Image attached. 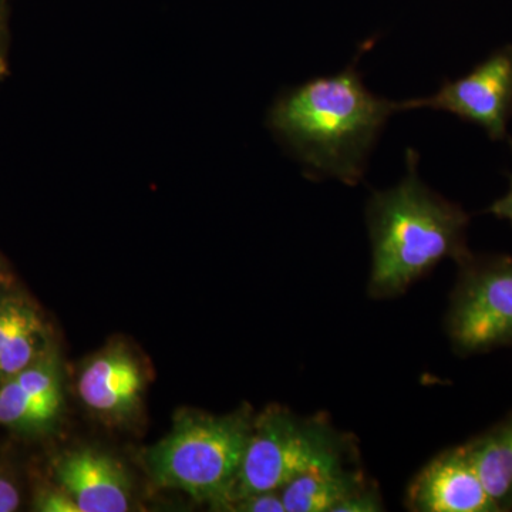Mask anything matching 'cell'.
<instances>
[{"label": "cell", "instance_id": "obj_16", "mask_svg": "<svg viewBox=\"0 0 512 512\" xmlns=\"http://www.w3.org/2000/svg\"><path fill=\"white\" fill-rule=\"evenodd\" d=\"M33 510L39 512H80L63 488H43L36 494Z\"/></svg>", "mask_w": 512, "mask_h": 512}, {"label": "cell", "instance_id": "obj_15", "mask_svg": "<svg viewBox=\"0 0 512 512\" xmlns=\"http://www.w3.org/2000/svg\"><path fill=\"white\" fill-rule=\"evenodd\" d=\"M384 511L382 495L375 483H369L336 508L335 512H379Z\"/></svg>", "mask_w": 512, "mask_h": 512}, {"label": "cell", "instance_id": "obj_2", "mask_svg": "<svg viewBox=\"0 0 512 512\" xmlns=\"http://www.w3.org/2000/svg\"><path fill=\"white\" fill-rule=\"evenodd\" d=\"M419 154L406 151V175L399 184L370 195L366 224L372 245L367 291L373 299L403 295L444 259L458 265L467 247L470 217L421 181Z\"/></svg>", "mask_w": 512, "mask_h": 512}, {"label": "cell", "instance_id": "obj_14", "mask_svg": "<svg viewBox=\"0 0 512 512\" xmlns=\"http://www.w3.org/2000/svg\"><path fill=\"white\" fill-rule=\"evenodd\" d=\"M225 511L238 512H286L281 491H264L244 495L228 504Z\"/></svg>", "mask_w": 512, "mask_h": 512}, {"label": "cell", "instance_id": "obj_6", "mask_svg": "<svg viewBox=\"0 0 512 512\" xmlns=\"http://www.w3.org/2000/svg\"><path fill=\"white\" fill-rule=\"evenodd\" d=\"M400 111L431 109L478 124L493 140L505 137L512 111V47H504L467 76L423 99L399 101Z\"/></svg>", "mask_w": 512, "mask_h": 512}, {"label": "cell", "instance_id": "obj_10", "mask_svg": "<svg viewBox=\"0 0 512 512\" xmlns=\"http://www.w3.org/2000/svg\"><path fill=\"white\" fill-rule=\"evenodd\" d=\"M143 387L140 366L123 348H110L93 357L77 383L84 404L110 419L133 413L140 404Z\"/></svg>", "mask_w": 512, "mask_h": 512}, {"label": "cell", "instance_id": "obj_3", "mask_svg": "<svg viewBox=\"0 0 512 512\" xmlns=\"http://www.w3.org/2000/svg\"><path fill=\"white\" fill-rule=\"evenodd\" d=\"M255 417L245 410L227 416L187 414L148 453L151 476L161 487L177 488L225 510L247 450Z\"/></svg>", "mask_w": 512, "mask_h": 512}, {"label": "cell", "instance_id": "obj_11", "mask_svg": "<svg viewBox=\"0 0 512 512\" xmlns=\"http://www.w3.org/2000/svg\"><path fill=\"white\" fill-rule=\"evenodd\" d=\"M49 353L45 322L32 303L0 296V383Z\"/></svg>", "mask_w": 512, "mask_h": 512}, {"label": "cell", "instance_id": "obj_18", "mask_svg": "<svg viewBox=\"0 0 512 512\" xmlns=\"http://www.w3.org/2000/svg\"><path fill=\"white\" fill-rule=\"evenodd\" d=\"M20 505V493L8 478L0 477V512H13Z\"/></svg>", "mask_w": 512, "mask_h": 512}, {"label": "cell", "instance_id": "obj_1", "mask_svg": "<svg viewBox=\"0 0 512 512\" xmlns=\"http://www.w3.org/2000/svg\"><path fill=\"white\" fill-rule=\"evenodd\" d=\"M357 57L342 72L316 77L284 94L269 114L275 133L315 180L359 184L384 126L400 111L399 101L367 89Z\"/></svg>", "mask_w": 512, "mask_h": 512}, {"label": "cell", "instance_id": "obj_12", "mask_svg": "<svg viewBox=\"0 0 512 512\" xmlns=\"http://www.w3.org/2000/svg\"><path fill=\"white\" fill-rule=\"evenodd\" d=\"M370 481L353 463L312 468L281 488L286 512H335Z\"/></svg>", "mask_w": 512, "mask_h": 512}, {"label": "cell", "instance_id": "obj_9", "mask_svg": "<svg viewBox=\"0 0 512 512\" xmlns=\"http://www.w3.org/2000/svg\"><path fill=\"white\" fill-rule=\"evenodd\" d=\"M62 403L59 366L49 352L0 383V424L20 433L43 431L57 419Z\"/></svg>", "mask_w": 512, "mask_h": 512}, {"label": "cell", "instance_id": "obj_13", "mask_svg": "<svg viewBox=\"0 0 512 512\" xmlns=\"http://www.w3.org/2000/svg\"><path fill=\"white\" fill-rule=\"evenodd\" d=\"M464 447L498 511H512V414Z\"/></svg>", "mask_w": 512, "mask_h": 512}, {"label": "cell", "instance_id": "obj_5", "mask_svg": "<svg viewBox=\"0 0 512 512\" xmlns=\"http://www.w3.org/2000/svg\"><path fill=\"white\" fill-rule=\"evenodd\" d=\"M446 332L461 356L512 346V258L474 256L458 265Z\"/></svg>", "mask_w": 512, "mask_h": 512}, {"label": "cell", "instance_id": "obj_19", "mask_svg": "<svg viewBox=\"0 0 512 512\" xmlns=\"http://www.w3.org/2000/svg\"><path fill=\"white\" fill-rule=\"evenodd\" d=\"M488 212L495 215V217L500 218V220H507L512 224V177L510 190H508L507 194H505L503 198L495 201L494 204L488 208Z\"/></svg>", "mask_w": 512, "mask_h": 512}, {"label": "cell", "instance_id": "obj_4", "mask_svg": "<svg viewBox=\"0 0 512 512\" xmlns=\"http://www.w3.org/2000/svg\"><path fill=\"white\" fill-rule=\"evenodd\" d=\"M355 454L352 439L336 430L328 417H298L269 407L254 419L229 503L244 495L281 491L312 468L355 463Z\"/></svg>", "mask_w": 512, "mask_h": 512}, {"label": "cell", "instance_id": "obj_17", "mask_svg": "<svg viewBox=\"0 0 512 512\" xmlns=\"http://www.w3.org/2000/svg\"><path fill=\"white\" fill-rule=\"evenodd\" d=\"M8 9L5 0H0V79L8 73Z\"/></svg>", "mask_w": 512, "mask_h": 512}, {"label": "cell", "instance_id": "obj_7", "mask_svg": "<svg viewBox=\"0 0 512 512\" xmlns=\"http://www.w3.org/2000/svg\"><path fill=\"white\" fill-rule=\"evenodd\" d=\"M406 507L413 512H500L464 444L443 451L413 478Z\"/></svg>", "mask_w": 512, "mask_h": 512}, {"label": "cell", "instance_id": "obj_8", "mask_svg": "<svg viewBox=\"0 0 512 512\" xmlns=\"http://www.w3.org/2000/svg\"><path fill=\"white\" fill-rule=\"evenodd\" d=\"M57 484L80 512H126L131 505V483L113 457L93 450L70 451L55 463Z\"/></svg>", "mask_w": 512, "mask_h": 512}]
</instances>
